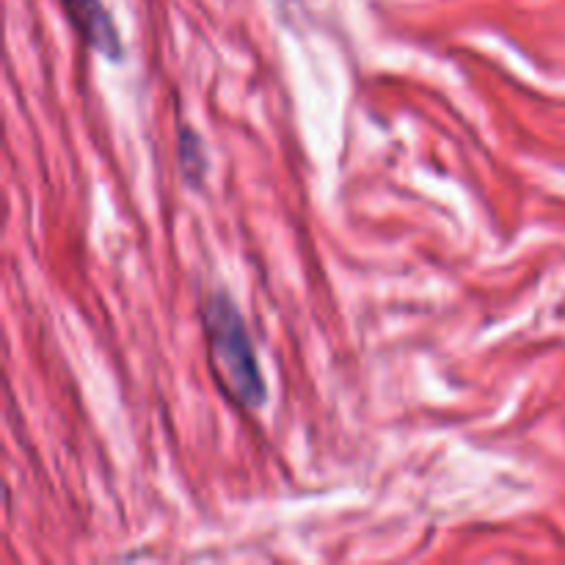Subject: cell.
<instances>
[{"instance_id":"cell-1","label":"cell","mask_w":565,"mask_h":565,"mask_svg":"<svg viewBox=\"0 0 565 565\" xmlns=\"http://www.w3.org/2000/svg\"><path fill=\"white\" fill-rule=\"evenodd\" d=\"M210 373L221 395L241 412H259L268 403V384L259 367L254 340L230 292H210L199 307Z\"/></svg>"},{"instance_id":"cell-3","label":"cell","mask_w":565,"mask_h":565,"mask_svg":"<svg viewBox=\"0 0 565 565\" xmlns=\"http://www.w3.org/2000/svg\"><path fill=\"white\" fill-rule=\"evenodd\" d=\"M177 163H180L182 177L193 188L202 185L204 174H207V152H204L202 136L188 125H180L177 130Z\"/></svg>"},{"instance_id":"cell-2","label":"cell","mask_w":565,"mask_h":565,"mask_svg":"<svg viewBox=\"0 0 565 565\" xmlns=\"http://www.w3.org/2000/svg\"><path fill=\"white\" fill-rule=\"evenodd\" d=\"M61 6H64L70 25L75 28V33L88 47L110 61L121 58L119 28H116L114 17L105 9L103 0H61Z\"/></svg>"}]
</instances>
